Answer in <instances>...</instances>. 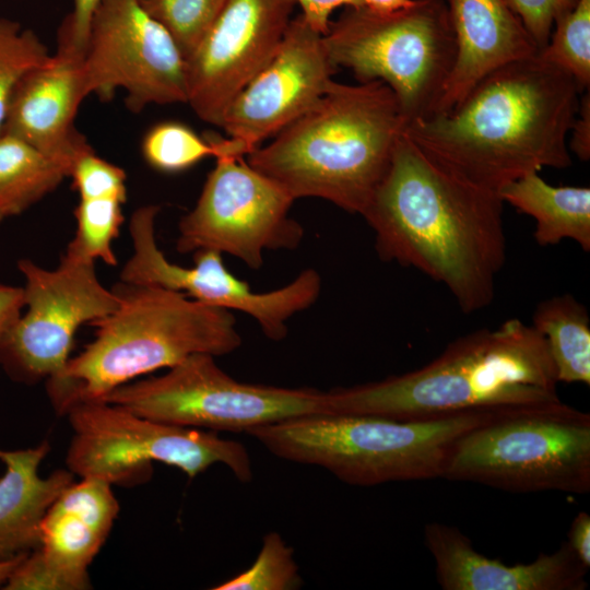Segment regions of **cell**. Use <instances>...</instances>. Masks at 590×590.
<instances>
[{
    "label": "cell",
    "instance_id": "74e56055",
    "mask_svg": "<svg viewBox=\"0 0 590 590\" xmlns=\"http://www.w3.org/2000/svg\"><path fill=\"white\" fill-rule=\"evenodd\" d=\"M364 5L377 12H392L404 8L411 0H363Z\"/></svg>",
    "mask_w": 590,
    "mask_h": 590
},
{
    "label": "cell",
    "instance_id": "7c38bea8",
    "mask_svg": "<svg viewBox=\"0 0 590 590\" xmlns=\"http://www.w3.org/2000/svg\"><path fill=\"white\" fill-rule=\"evenodd\" d=\"M215 160L196 205L180 219L177 250L228 253L258 270L266 250L295 249L304 237L290 216L295 200L243 157Z\"/></svg>",
    "mask_w": 590,
    "mask_h": 590
},
{
    "label": "cell",
    "instance_id": "5bb4252c",
    "mask_svg": "<svg viewBox=\"0 0 590 590\" xmlns=\"http://www.w3.org/2000/svg\"><path fill=\"white\" fill-rule=\"evenodd\" d=\"M158 212L157 205H144L131 215L129 231L133 252L121 269V282L155 285L209 306L245 312L273 341L284 339L288 319L319 297L321 278L314 269L303 270L283 287L257 293L227 270L217 251H194L191 268L170 262L156 244Z\"/></svg>",
    "mask_w": 590,
    "mask_h": 590
},
{
    "label": "cell",
    "instance_id": "277c9868",
    "mask_svg": "<svg viewBox=\"0 0 590 590\" xmlns=\"http://www.w3.org/2000/svg\"><path fill=\"white\" fill-rule=\"evenodd\" d=\"M405 127L398 99L384 82L332 81L307 111L246 162L294 200L320 198L362 215Z\"/></svg>",
    "mask_w": 590,
    "mask_h": 590
},
{
    "label": "cell",
    "instance_id": "d6986e66",
    "mask_svg": "<svg viewBox=\"0 0 590 590\" xmlns=\"http://www.w3.org/2000/svg\"><path fill=\"white\" fill-rule=\"evenodd\" d=\"M424 541L444 590H585L588 569L567 541L529 564L505 565L479 553L457 527L427 523Z\"/></svg>",
    "mask_w": 590,
    "mask_h": 590
},
{
    "label": "cell",
    "instance_id": "f1b7e54d",
    "mask_svg": "<svg viewBox=\"0 0 590 590\" xmlns=\"http://www.w3.org/2000/svg\"><path fill=\"white\" fill-rule=\"evenodd\" d=\"M173 37L185 60L203 39L226 0H139Z\"/></svg>",
    "mask_w": 590,
    "mask_h": 590
},
{
    "label": "cell",
    "instance_id": "7402d4cb",
    "mask_svg": "<svg viewBox=\"0 0 590 590\" xmlns=\"http://www.w3.org/2000/svg\"><path fill=\"white\" fill-rule=\"evenodd\" d=\"M504 203L535 221L533 237L539 246L557 245L564 239L590 251V188L552 186L539 173H531L498 191Z\"/></svg>",
    "mask_w": 590,
    "mask_h": 590
},
{
    "label": "cell",
    "instance_id": "1f68e13d",
    "mask_svg": "<svg viewBox=\"0 0 590 590\" xmlns=\"http://www.w3.org/2000/svg\"><path fill=\"white\" fill-rule=\"evenodd\" d=\"M519 17L538 51L548 42L555 21L579 0H505Z\"/></svg>",
    "mask_w": 590,
    "mask_h": 590
},
{
    "label": "cell",
    "instance_id": "7a4b0ae2",
    "mask_svg": "<svg viewBox=\"0 0 590 590\" xmlns=\"http://www.w3.org/2000/svg\"><path fill=\"white\" fill-rule=\"evenodd\" d=\"M581 93L571 75L535 54L489 71L450 111L404 131L452 173L498 192L545 167L571 165L568 133Z\"/></svg>",
    "mask_w": 590,
    "mask_h": 590
},
{
    "label": "cell",
    "instance_id": "8fae6325",
    "mask_svg": "<svg viewBox=\"0 0 590 590\" xmlns=\"http://www.w3.org/2000/svg\"><path fill=\"white\" fill-rule=\"evenodd\" d=\"M17 269L26 310L0 335V366L12 379L34 384L61 374L80 326L111 314L119 297L99 282L94 260L67 250L54 270L30 259H20Z\"/></svg>",
    "mask_w": 590,
    "mask_h": 590
},
{
    "label": "cell",
    "instance_id": "9c48e42d",
    "mask_svg": "<svg viewBox=\"0 0 590 590\" xmlns=\"http://www.w3.org/2000/svg\"><path fill=\"white\" fill-rule=\"evenodd\" d=\"M73 435L68 470L109 484L146 481L161 462L194 477L213 464H225L240 482L252 479L245 446L204 429L140 416L105 401L80 402L66 413Z\"/></svg>",
    "mask_w": 590,
    "mask_h": 590
},
{
    "label": "cell",
    "instance_id": "e575fe53",
    "mask_svg": "<svg viewBox=\"0 0 590 590\" xmlns=\"http://www.w3.org/2000/svg\"><path fill=\"white\" fill-rule=\"evenodd\" d=\"M569 151L574 152L581 161L590 157V93L589 90L581 93L579 108L569 131Z\"/></svg>",
    "mask_w": 590,
    "mask_h": 590
},
{
    "label": "cell",
    "instance_id": "d6a6232c",
    "mask_svg": "<svg viewBox=\"0 0 590 590\" xmlns=\"http://www.w3.org/2000/svg\"><path fill=\"white\" fill-rule=\"evenodd\" d=\"M101 0H73L72 11L64 17L58 38L84 54L91 20Z\"/></svg>",
    "mask_w": 590,
    "mask_h": 590
},
{
    "label": "cell",
    "instance_id": "e0dca14e",
    "mask_svg": "<svg viewBox=\"0 0 590 590\" xmlns=\"http://www.w3.org/2000/svg\"><path fill=\"white\" fill-rule=\"evenodd\" d=\"M119 512L111 484L81 477L55 499L40 522L39 546L26 554L2 587L5 590L91 588L88 566Z\"/></svg>",
    "mask_w": 590,
    "mask_h": 590
},
{
    "label": "cell",
    "instance_id": "44dd1931",
    "mask_svg": "<svg viewBox=\"0 0 590 590\" xmlns=\"http://www.w3.org/2000/svg\"><path fill=\"white\" fill-rule=\"evenodd\" d=\"M49 444L20 450H1L5 472L0 477V563L39 546L40 522L55 499L73 481L69 470L42 477L38 469Z\"/></svg>",
    "mask_w": 590,
    "mask_h": 590
},
{
    "label": "cell",
    "instance_id": "4fadbf2b",
    "mask_svg": "<svg viewBox=\"0 0 590 590\" xmlns=\"http://www.w3.org/2000/svg\"><path fill=\"white\" fill-rule=\"evenodd\" d=\"M83 71L88 95L110 101L121 88L134 113L151 104L187 103L185 58L139 0H101L90 24Z\"/></svg>",
    "mask_w": 590,
    "mask_h": 590
},
{
    "label": "cell",
    "instance_id": "cb8c5ba5",
    "mask_svg": "<svg viewBox=\"0 0 590 590\" xmlns=\"http://www.w3.org/2000/svg\"><path fill=\"white\" fill-rule=\"evenodd\" d=\"M67 177L51 158L24 140L0 133V222L20 215Z\"/></svg>",
    "mask_w": 590,
    "mask_h": 590
},
{
    "label": "cell",
    "instance_id": "6da1fadb",
    "mask_svg": "<svg viewBox=\"0 0 590 590\" xmlns=\"http://www.w3.org/2000/svg\"><path fill=\"white\" fill-rule=\"evenodd\" d=\"M503 206L498 192L452 173L404 131L362 216L382 261L422 272L474 314L492 304L506 262Z\"/></svg>",
    "mask_w": 590,
    "mask_h": 590
},
{
    "label": "cell",
    "instance_id": "4dcf8cb0",
    "mask_svg": "<svg viewBox=\"0 0 590 590\" xmlns=\"http://www.w3.org/2000/svg\"><path fill=\"white\" fill-rule=\"evenodd\" d=\"M69 177L80 199L111 197L127 200L125 170L96 155L93 149L74 162Z\"/></svg>",
    "mask_w": 590,
    "mask_h": 590
},
{
    "label": "cell",
    "instance_id": "836d02e7",
    "mask_svg": "<svg viewBox=\"0 0 590 590\" xmlns=\"http://www.w3.org/2000/svg\"><path fill=\"white\" fill-rule=\"evenodd\" d=\"M302 8L303 17L322 35L327 33L331 13L339 7L357 8L363 0H295Z\"/></svg>",
    "mask_w": 590,
    "mask_h": 590
},
{
    "label": "cell",
    "instance_id": "8d00e7d4",
    "mask_svg": "<svg viewBox=\"0 0 590 590\" xmlns=\"http://www.w3.org/2000/svg\"><path fill=\"white\" fill-rule=\"evenodd\" d=\"M24 306L23 287L0 283V335L21 316Z\"/></svg>",
    "mask_w": 590,
    "mask_h": 590
},
{
    "label": "cell",
    "instance_id": "ba28073f",
    "mask_svg": "<svg viewBox=\"0 0 590 590\" xmlns=\"http://www.w3.org/2000/svg\"><path fill=\"white\" fill-rule=\"evenodd\" d=\"M322 39L334 67L390 87L406 126L436 113L457 56L444 0H411L392 12L346 7Z\"/></svg>",
    "mask_w": 590,
    "mask_h": 590
},
{
    "label": "cell",
    "instance_id": "ac0fdd59",
    "mask_svg": "<svg viewBox=\"0 0 590 590\" xmlns=\"http://www.w3.org/2000/svg\"><path fill=\"white\" fill-rule=\"evenodd\" d=\"M83 56L58 38L56 54L17 83L2 129L51 158L67 177L74 162L92 150L74 126L79 107L88 96Z\"/></svg>",
    "mask_w": 590,
    "mask_h": 590
},
{
    "label": "cell",
    "instance_id": "d4e9b609",
    "mask_svg": "<svg viewBox=\"0 0 590 590\" xmlns=\"http://www.w3.org/2000/svg\"><path fill=\"white\" fill-rule=\"evenodd\" d=\"M553 28L536 55L571 75L583 93L590 86V0H579Z\"/></svg>",
    "mask_w": 590,
    "mask_h": 590
},
{
    "label": "cell",
    "instance_id": "9a60e30c",
    "mask_svg": "<svg viewBox=\"0 0 590 590\" xmlns=\"http://www.w3.org/2000/svg\"><path fill=\"white\" fill-rule=\"evenodd\" d=\"M295 0H226L216 20L186 58L187 104L203 121L223 116L278 49Z\"/></svg>",
    "mask_w": 590,
    "mask_h": 590
},
{
    "label": "cell",
    "instance_id": "484cf974",
    "mask_svg": "<svg viewBox=\"0 0 590 590\" xmlns=\"http://www.w3.org/2000/svg\"><path fill=\"white\" fill-rule=\"evenodd\" d=\"M123 203L125 201L111 197L80 199L74 210L76 232L66 250L116 266L117 259L111 244L123 222Z\"/></svg>",
    "mask_w": 590,
    "mask_h": 590
},
{
    "label": "cell",
    "instance_id": "603a6c76",
    "mask_svg": "<svg viewBox=\"0 0 590 590\" xmlns=\"http://www.w3.org/2000/svg\"><path fill=\"white\" fill-rule=\"evenodd\" d=\"M531 326L543 337L558 384L590 385V317L571 294L539 303Z\"/></svg>",
    "mask_w": 590,
    "mask_h": 590
},
{
    "label": "cell",
    "instance_id": "3957f363",
    "mask_svg": "<svg viewBox=\"0 0 590 590\" xmlns=\"http://www.w3.org/2000/svg\"><path fill=\"white\" fill-rule=\"evenodd\" d=\"M543 337L519 318L450 342L428 364L324 392V415L430 421L464 412L560 401Z\"/></svg>",
    "mask_w": 590,
    "mask_h": 590
},
{
    "label": "cell",
    "instance_id": "30bf717a",
    "mask_svg": "<svg viewBox=\"0 0 590 590\" xmlns=\"http://www.w3.org/2000/svg\"><path fill=\"white\" fill-rule=\"evenodd\" d=\"M211 354H193L157 377L125 384L103 399L140 416L198 429L248 432L291 417L323 415L324 392L241 382Z\"/></svg>",
    "mask_w": 590,
    "mask_h": 590
},
{
    "label": "cell",
    "instance_id": "f546056e",
    "mask_svg": "<svg viewBox=\"0 0 590 590\" xmlns=\"http://www.w3.org/2000/svg\"><path fill=\"white\" fill-rule=\"evenodd\" d=\"M302 586L294 553L278 532L263 536L253 564L214 590H293Z\"/></svg>",
    "mask_w": 590,
    "mask_h": 590
},
{
    "label": "cell",
    "instance_id": "83f0119b",
    "mask_svg": "<svg viewBox=\"0 0 590 590\" xmlns=\"http://www.w3.org/2000/svg\"><path fill=\"white\" fill-rule=\"evenodd\" d=\"M46 45L32 30L0 17V133L11 96L21 79L49 60Z\"/></svg>",
    "mask_w": 590,
    "mask_h": 590
},
{
    "label": "cell",
    "instance_id": "ffe728a7",
    "mask_svg": "<svg viewBox=\"0 0 590 590\" xmlns=\"http://www.w3.org/2000/svg\"><path fill=\"white\" fill-rule=\"evenodd\" d=\"M446 5L457 56L434 115L450 111L489 71L538 52L505 0H446Z\"/></svg>",
    "mask_w": 590,
    "mask_h": 590
},
{
    "label": "cell",
    "instance_id": "8992f818",
    "mask_svg": "<svg viewBox=\"0 0 590 590\" xmlns=\"http://www.w3.org/2000/svg\"><path fill=\"white\" fill-rule=\"evenodd\" d=\"M500 410L411 422L368 415H305L247 433L279 458L323 468L351 485L374 486L441 477L453 441Z\"/></svg>",
    "mask_w": 590,
    "mask_h": 590
},
{
    "label": "cell",
    "instance_id": "2e32d148",
    "mask_svg": "<svg viewBox=\"0 0 590 590\" xmlns=\"http://www.w3.org/2000/svg\"><path fill=\"white\" fill-rule=\"evenodd\" d=\"M322 36L302 14L291 19L271 59L232 101L221 128L239 156L274 137L326 93L338 68Z\"/></svg>",
    "mask_w": 590,
    "mask_h": 590
},
{
    "label": "cell",
    "instance_id": "52a82bcc",
    "mask_svg": "<svg viewBox=\"0 0 590 590\" xmlns=\"http://www.w3.org/2000/svg\"><path fill=\"white\" fill-rule=\"evenodd\" d=\"M441 479L514 493L590 492V415L562 400L505 408L457 438Z\"/></svg>",
    "mask_w": 590,
    "mask_h": 590
},
{
    "label": "cell",
    "instance_id": "4316f807",
    "mask_svg": "<svg viewBox=\"0 0 590 590\" xmlns=\"http://www.w3.org/2000/svg\"><path fill=\"white\" fill-rule=\"evenodd\" d=\"M141 150L152 168L169 174L184 172L216 153L206 137H200L190 127L176 121L160 122L149 129Z\"/></svg>",
    "mask_w": 590,
    "mask_h": 590
},
{
    "label": "cell",
    "instance_id": "f35d334b",
    "mask_svg": "<svg viewBox=\"0 0 590 590\" xmlns=\"http://www.w3.org/2000/svg\"><path fill=\"white\" fill-rule=\"evenodd\" d=\"M24 556L25 555L16 557L8 562L0 563V587L4 586L12 570L15 568V566Z\"/></svg>",
    "mask_w": 590,
    "mask_h": 590
},
{
    "label": "cell",
    "instance_id": "d590c367",
    "mask_svg": "<svg viewBox=\"0 0 590 590\" xmlns=\"http://www.w3.org/2000/svg\"><path fill=\"white\" fill-rule=\"evenodd\" d=\"M568 544L581 560L590 568V516L586 511L578 512L568 530Z\"/></svg>",
    "mask_w": 590,
    "mask_h": 590
},
{
    "label": "cell",
    "instance_id": "5b68a950",
    "mask_svg": "<svg viewBox=\"0 0 590 590\" xmlns=\"http://www.w3.org/2000/svg\"><path fill=\"white\" fill-rule=\"evenodd\" d=\"M118 307L93 322L94 340L69 358L47 393L58 413L103 399L135 377L170 368L190 355L229 354L241 344L231 310L155 285L119 282Z\"/></svg>",
    "mask_w": 590,
    "mask_h": 590
}]
</instances>
